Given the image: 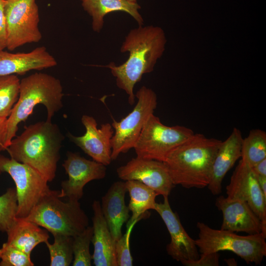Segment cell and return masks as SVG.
Wrapping results in <instances>:
<instances>
[{"instance_id": "cell-25", "label": "cell", "mask_w": 266, "mask_h": 266, "mask_svg": "<svg viewBox=\"0 0 266 266\" xmlns=\"http://www.w3.org/2000/svg\"><path fill=\"white\" fill-rule=\"evenodd\" d=\"M20 83L17 75L0 76V118L10 115L19 98Z\"/></svg>"}, {"instance_id": "cell-21", "label": "cell", "mask_w": 266, "mask_h": 266, "mask_svg": "<svg viewBox=\"0 0 266 266\" xmlns=\"http://www.w3.org/2000/svg\"><path fill=\"white\" fill-rule=\"evenodd\" d=\"M82 5L92 17V27L94 31L100 32L103 26V18L107 14L117 11H124L131 15L139 26L143 20L138 12L140 5L127 0H82Z\"/></svg>"}, {"instance_id": "cell-24", "label": "cell", "mask_w": 266, "mask_h": 266, "mask_svg": "<svg viewBox=\"0 0 266 266\" xmlns=\"http://www.w3.org/2000/svg\"><path fill=\"white\" fill-rule=\"evenodd\" d=\"M241 161L252 167L266 158V133L260 129H253L243 138L241 149Z\"/></svg>"}, {"instance_id": "cell-20", "label": "cell", "mask_w": 266, "mask_h": 266, "mask_svg": "<svg viewBox=\"0 0 266 266\" xmlns=\"http://www.w3.org/2000/svg\"><path fill=\"white\" fill-rule=\"evenodd\" d=\"M127 192L125 181L115 182L102 197L100 203L103 217L116 241L122 235V226L130 217V210L125 201Z\"/></svg>"}, {"instance_id": "cell-30", "label": "cell", "mask_w": 266, "mask_h": 266, "mask_svg": "<svg viewBox=\"0 0 266 266\" xmlns=\"http://www.w3.org/2000/svg\"><path fill=\"white\" fill-rule=\"evenodd\" d=\"M138 221L139 220L130 224L127 223L126 233L116 241L115 256L117 266H132L133 265V259L130 248V238L132 231Z\"/></svg>"}, {"instance_id": "cell-23", "label": "cell", "mask_w": 266, "mask_h": 266, "mask_svg": "<svg viewBox=\"0 0 266 266\" xmlns=\"http://www.w3.org/2000/svg\"><path fill=\"white\" fill-rule=\"evenodd\" d=\"M130 200L128 208L132 216L128 224L136 220H141L145 216L144 213L150 209L155 210L156 197L158 194L151 188L136 180L125 181Z\"/></svg>"}, {"instance_id": "cell-19", "label": "cell", "mask_w": 266, "mask_h": 266, "mask_svg": "<svg viewBox=\"0 0 266 266\" xmlns=\"http://www.w3.org/2000/svg\"><path fill=\"white\" fill-rule=\"evenodd\" d=\"M94 246L92 260L96 266H117L115 256L116 241L113 238L103 217L99 200L92 205Z\"/></svg>"}, {"instance_id": "cell-2", "label": "cell", "mask_w": 266, "mask_h": 266, "mask_svg": "<svg viewBox=\"0 0 266 266\" xmlns=\"http://www.w3.org/2000/svg\"><path fill=\"white\" fill-rule=\"evenodd\" d=\"M64 136L51 121H39L25 127L7 147L10 157L39 173L49 182L56 176Z\"/></svg>"}, {"instance_id": "cell-32", "label": "cell", "mask_w": 266, "mask_h": 266, "mask_svg": "<svg viewBox=\"0 0 266 266\" xmlns=\"http://www.w3.org/2000/svg\"><path fill=\"white\" fill-rule=\"evenodd\" d=\"M5 0H0V50L6 48L7 27L4 12Z\"/></svg>"}, {"instance_id": "cell-37", "label": "cell", "mask_w": 266, "mask_h": 266, "mask_svg": "<svg viewBox=\"0 0 266 266\" xmlns=\"http://www.w3.org/2000/svg\"><path fill=\"white\" fill-rule=\"evenodd\" d=\"M129 0L132 2H136V0Z\"/></svg>"}, {"instance_id": "cell-6", "label": "cell", "mask_w": 266, "mask_h": 266, "mask_svg": "<svg viewBox=\"0 0 266 266\" xmlns=\"http://www.w3.org/2000/svg\"><path fill=\"white\" fill-rule=\"evenodd\" d=\"M199 238L195 240L201 254H206L230 251L247 263L261 264L266 256V236L263 234L238 235L227 230L212 229L202 222H198Z\"/></svg>"}, {"instance_id": "cell-31", "label": "cell", "mask_w": 266, "mask_h": 266, "mask_svg": "<svg viewBox=\"0 0 266 266\" xmlns=\"http://www.w3.org/2000/svg\"><path fill=\"white\" fill-rule=\"evenodd\" d=\"M219 257L218 252L201 254L198 259L184 261L181 263L185 266H218Z\"/></svg>"}, {"instance_id": "cell-15", "label": "cell", "mask_w": 266, "mask_h": 266, "mask_svg": "<svg viewBox=\"0 0 266 266\" xmlns=\"http://www.w3.org/2000/svg\"><path fill=\"white\" fill-rule=\"evenodd\" d=\"M155 210L163 219L170 236V242L166 248L167 254L181 263L198 259L200 254L195 240L187 233L178 214L172 211L168 197H164L163 202H156Z\"/></svg>"}, {"instance_id": "cell-12", "label": "cell", "mask_w": 266, "mask_h": 266, "mask_svg": "<svg viewBox=\"0 0 266 266\" xmlns=\"http://www.w3.org/2000/svg\"><path fill=\"white\" fill-rule=\"evenodd\" d=\"M116 172L120 179L139 181L163 197H168L175 186L164 162L157 160L136 156L118 167Z\"/></svg>"}, {"instance_id": "cell-16", "label": "cell", "mask_w": 266, "mask_h": 266, "mask_svg": "<svg viewBox=\"0 0 266 266\" xmlns=\"http://www.w3.org/2000/svg\"><path fill=\"white\" fill-rule=\"evenodd\" d=\"M215 205L223 214L220 229L248 234L262 233L266 236V224L246 202L220 196L216 199Z\"/></svg>"}, {"instance_id": "cell-26", "label": "cell", "mask_w": 266, "mask_h": 266, "mask_svg": "<svg viewBox=\"0 0 266 266\" xmlns=\"http://www.w3.org/2000/svg\"><path fill=\"white\" fill-rule=\"evenodd\" d=\"M52 244L45 243L48 249L51 266H68L73 260L72 237L62 235H53Z\"/></svg>"}, {"instance_id": "cell-5", "label": "cell", "mask_w": 266, "mask_h": 266, "mask_svg": "<svg viewBox=\"0 0 266 266\" xmlns=\"http://www.w3.org/2000/svg\"><path fill=\"white\" fill-rule=\"evenodd\" d=\"M59 190H51L42 197L25 219L46 229L53 235L73 237L89 226L88 216L79 200L63 201Z\"/></svg>"}, {"instance_id": "cell-11", "label": "cell", "mask_w": 266, "mask_h": 266, "mask_svg": "<svg viewBox=\"0 0 266 266\" xmlns=\"http://www.w3.org/2000/svg\"><path fill=\"white\" fill-rule=\"evenodd\" d=\"M67 158L63 164L67 180L61 183L59 197L79 200L83 195V188L89 182L104 178L106 166L81 156L79 153L67 152Z\"/></svg>"}, {"instance_id": "cell-18", "label": "cell", "mask_w": 266, "mask_h": 266, "mask_svg": "<svg viewBox=\"0 0 266 266\" xmlns=\"http://www.w3.org/2000/svg\"><path fill=\"white\" fill-rule=\"evenodd\" d=\"M242 139L240 131L234 128L228 137L222 141L214 160L211 178L207 186L213 195L221 193L225 176L241 158Z\"/></svg>"}, {"instance_id": "cell-28", "label": "cell", "mask_w": 266, "mask_h": 266, "mask_svg": "<svg viewBox=\"0 0 266 266\" xmlns=\"http://www.w3.org/2000/svg\"><path fill=\"white\" fill-rule=\"evenodd\" d=\"M17 198L16 188H9L0 196V231L7 232L16 218Z\"/></svg>"}, {"instance_id": "cell-35", "label": "cell", "mask_w": 266, "mask_h": 266, "mask_svg": "<svg viewBox=\"0 0 266 266\" xmlns=\"http://www.w3.org/2000/svg\"><path fill=\"white\" fill-rule=\"evenodd\" d=\"M256 176L263 194L264 197L266 198V176L257 175H256Z\"/></svg>"}, {"instance_id": "cell-39", "label": "cell", "mask_w": 266, "mask_h": 266, "mask_svg": "<svg viewBox=\"0 0 266 266\" xmlns=\"http://www.w3.org/2000/svg\"></svg>"}, {"instance_id": "cell-29", "label": "cell", "mask_w": 266, "mask_h": 266, "mask_svg": "<svg viewBox=\"0 0 266 266\" xmlns=\"http://www.w3.org/2000/svg\"><path fill=\"white\" fill-rule=\"evenodd\" d=\"M0 266H33L29 255L7 242L0 248Z\"/></svg>"}, {"instance_id": "cell-4", "label": "cell", "mask_w": 266, "mask_h": 266, "mask_svg": "<svg viewBox=\"0 0 266 266\" xmlns=\"http://www.w3.org/2000/svg\"><path fill=\"white\" fill-rule=\"evenodd\" d=\"M63 96L61 82L50 74L35 72L22 79L18 99L7 119L6 148L16 136L19 124L28 119L36 105L42 104L46 107V120L51 121L63 106Z\"/></svg>"}, {"instance_id": "cell-33", "label": "cell", "mask_w": 266, "mask_h": 266, "mask_svg": "<svg viewBox=\"0 0 266 266\" xmlns=\"http://www.w3.org/2000/svg\"><path fill=\"white\" fill-rule=\"evenodd\" d=\"M7 118H0V152L6 149L5 141L7 133Z\"/></svg>"}, {"instance_id": "cell-27", "label": "cell", "mask_w": 266, "mask_h": 266, "mask_svg": "<svg viewBox=\"0 0 266 266\" xmlns=\"http://www.w3.org/2000/svg\"><path fill=\"white\" fill-rule=\"evenodd\" d=\"M93 234V227L88 226L81 233L72 237V266H91L92 255L90 252V245Z\"/></svg>"}, {"instance_id": "cell-38", "label": "cell", "mask_w": 266, "mask_h": 266, "mask_svg": "<svg viewBox=\"0 0 266 266\" xmlns=\"http://www.w3.org/2000/svg\"><path fill=\"white\" fill-rule=\"evenodd\" d=\"M1 173H2V172L0 171V175L1 174Z\"/></svg>"}, {"instance_id": "cell-22", "label": "cell", "mask_w": 266, "mask_h": 266, "mask_svg": "<svg viewBox=\"0 0 266 266\" xmlns=\"http://www.w3.org/2000/svg\"><path fill=\"white\" fill-rule=\"evenodd\" d=\"M31 221L16 217L6 233L7 242L31 255L41 243L48 241V232Z\"/></svg>"}, {"instance_id": "cell-7", "label": "cell", "mask_w": 266, "mask_h": 266, "mask_svg": "<svg viewBox=\"0 0 266 266\" xmlns=\"http://www.w3.org/2000/svg\"><path fill=\"white\" fill-rule=\"evenodd\" d=\"M194 133L185 126L165 125L153 114L146 121L133 149L137 157L163 162L173 149Z\"/></svg>"}, {"instance_id": "cell-10", "label": "cell", "mask_w": 266, "mask_h": 266, "mask_svg": "<svg viewBox=\"0 0 266 266\" xmlns=\"http://www.w3.org/2000/svg\"><path fill=\"white\" fill-rule=\"evenodd\" d=\"M4 12L7 27V49L13 51L41 39L35 0H5Z\"/></svg>"}, {"instance_id": "cell-17", "label": "cell", "mask_w": 266, "mask_h": 266, "mask_svg": "<svg viewBox=\"0 0 266 266\" xmlns=\"http://www.w3.org/2000/svg\"><path fill=\"white\" fill-rule=\"evenodd\" d=\"M57 65L56 60L44 46L36 47L27 53H13L0 50V76L21 75L30 70H40Z\"/></svg>"}, {"instance_id": "cell-3", "label": "cell", "mask_w": 266, "mask_h": 266, "mask_svg": "<svg viewBox=\"0 0 266 266\" xmlns=\"http://www.w3.org/2000/svg\"><path fill=\"white\" fill-rule=\"evenodd\" d=\"M221 142L194 133L173 149L163 162L173 184L188 189L207 187Z\"/></svg>"}, {"instance_id": "cell-9", "label": "cell", "mask_w": 266, "mask_h": 266, "mask_svg": "<svg viewBox=\"0 0 266 266\" xmlns=\"http://www.w3.org/2000/svg\"><path fill=\"white\" fill-rule=\"evenodd\" d=\"M0 171L8 173L15 182L17 218H26L40 200L52 190L48 182L35 169L1 154Z\"/></svg>"}, {"instance_id": "cell-34", "label": "cell", "mask_w": 266, "mask_h": 266, "mask_svg": "<svg viewBox=\"0 0 266 266\" xmlns=\"http://www.w3.org/2000/svg\"><path fill=\"white\" fill-rule=\"evenodd\" d=\"M251 168L256 175L266 176V158L258 162Z\"/></svg>"}, {"instance_id": "cell-8", "label": "cell", "mask_w": 266, "mask_h": 266, "mask_svg": "<svg viewBox=\"0 0 266 266\" xmlns=\"http://www.w3.org/2000/svg\"><path fill=\"white\" fill-rule=\"evenodd\" d=\"M135 97L137 101L133 110L120 121L112 123V160L133 148L146 121L157 108V95L152 89L143 86Z\"/></svg>"}, {"instance_id": "cell-14", "label": "cell", "mask_w": 266, "mask_h": 266, "mask_svg": "<svg viewBox=\"0 0 266 266\" xmlns=\"http://www.w3.org/2000/svg\"><path fill=\"white\" fill-rule=\"evenodd\" d=\"M227 197L246 202L266 224V198L259 185L257 178L251 167L240 160L226 187Z\"/></svg>"}, {"instance_id": "cell-1", "label": "cell", "mask_w": 266, "mask_h": 266, "mask_svg": "<svg viewBox=\"0 0 266 266\" xmlns=\"http://www.w3.org/2000/svg\"><path fill=\"white\" fill-rule=\"evenodd\" d=\"M166 43L165 35L161 28L139 26L130 31L121 46V52H129L127 61L119 66L111 62L105 66L115 77L117 86L128 95L130 105L135 102V85L143 74L153 70L165 50Z\"/></svg>"}, {"instance_id": "cell-36", "label": "cell", "mask_w": 266, "mask_h": 266, "mask_svg": "<svg viewBox=\"0 0 266 266\" xmlns=\"http://www.w3.org/2000/svg\"><path fill=\"white\" fill-rule=\"evenodd\" d=\"M225 261L227 264L229 266H236L237 265L236 262L234 259H230L228 260H225Z\"/></svg>"}, {"instance_id": "cell-13", "label": "cell", "mask_w": 266, "mask_h": 266, "mask_svg": "<svg viewBox=\"0 0 266 266\" xmlns=\"http://www.w3.org/2000/svg\"><path fill=\"white\" fill-rule=\"evenodd\" d=\"M81 122L86 132L82 136H75L68 133L70 140L80 147L93 160L106 166L111 162L112 137L114 130L111 124L106 123L98 128L96 119L92 116L83 115Z\"/></svg>"}]
</instances>
